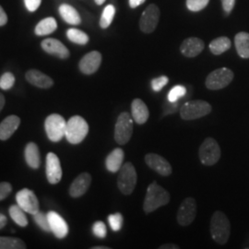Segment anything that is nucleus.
I'll return each instance as SVG.
<instances>
[{
    "mask_svg": "<svg viewBox=\"0 0 249 249\" xmlns=\"http://www.w3.org/2000/svg\"><path fill=\"white\" fill-rule=\"evenodd\" d=\"M51 231L55 235V237L63 239L69 233V226L62 217L55 212H49L47 213Z\"/></svg>",
    "mask_w": 249,
    "mask_h": 249,
    "instance_id": "nucleus-17",
    "label": "nucleus"
},
{
    "mask_svg": "<svg viewBox=\"0 0 249 249\" xmlns=\"http://www.w3.org/2000/svg\"><path fill=\"white\" fill-rule=\"evenodd\" d=\"M41 2H42V0H24L26 9L31 12H34L37 10L41 5Z\"/></svg>",
    "mask_w": 249,
    "mask_h": 249,
    "instance_id": "nucleus-41",
    "label": "nucleus"
},
{
    "mask_svg": "<svg viewBox=\"0 0 249 249\" xmlns=\"http://www.w3.org/2000/svg\"><path fill=\"white\" fill-rule=\"evenodd\" d=\"M59 13H60V16L62 17L63 19L69 24L79 25L81 22V18H80L79 12L71 5L62 4L59 7Z\"/></svg>",
    "mask_w": 249,
    "mask_h": 249,
    "instance_id": "nucleus-25",
    "label": "nucleus"
},
{
    "mask_svg": "<svg viewBox=\"0 0 249 249\" xmlns=\"http://www.w3.org/2000/svg\"><path fill=\"white\" fill-rule=\"evenodd\" d=\"M8 22V16L5 10L0 6V26H4Z\"/></svg>",
    "mask_w": 249,
    "mask_h": 249,
    "instance_id": "nucleus-43",
    "label": "nucleus"
},
{
    "mask_svg": "<svg viewBox=\"0 0 249 249\" xmlns=\"http://www.w3.org/2000/svg\"><path fill=\"white\" fill-rule=\"evenodd\" d=\"M160 249H179V246L177 245H174V244H165V245H162L160 246Z\"/></svg>",
    "mask_w": 249,
    "mask_h": 249,
    "instance_id": "nucleus-46",
    "label": "nucleus"
},
{
    "mask_svg": "<svg viewBox=\"0 0 249 249\" xmlns=\"http://www.w3.org/2000/svg\"><path fill=\"white\" fill-rule=\"evenodd\" d=\"M26 245L22 240L16 237L0 236V249H25Z\"/></svg>",
    "mask_w": 249,
    "mask_h": 249,
    "instance_id": "nucleus-31",
    "label": "nucleus"
},
{
    "mask_svg": "<svg viewBox=\"0 0 249 249\" xmlns=\"http://www.w3.org/2000/svg\"><path fill=\"white\" fill-rule=\"evenodd\" d=\"M91 249H110L108 247H93Z\"/></svg>",
    "mask_w": 249,
    "mask_h": 249,
    "instance_id": "nucleus-48",
    "label": "nucleus"
},
{
    "mask_svg": "<svg viewBox=\"0 0 249 249\" xmlns=\"http://www.w3.org/2000/svg\"><path fill=\"white\" fill-rule=\"evenodd\" d=\"M9 213L11 219L18 224V226L26 227L28 220L24 214V211L18 205H12L9 209Z\"/></svg>",
    "mask_w": 249,
    "mask_h": 249,
    "instance_id": "nucleus-29",
    "label": "nucleus"
},
{
    "mask_svg": "<svg viewBox=\"0 0 249 249\" xmlns=\"http://www.w3.org/2000/svg\"><path fill=\"white\" fill-rule=\"evenodd\" d=\"M106 2V0H95V3L97 5H103Z\"/></svg>",
    "mask_w": 249,
    "mask_h": 249,
    "instance_id": "nucleus-49",
    "label": "nucleus"
},
{
    "mask_svg": "<svg viewBox=\"0 0 249 249\" xmlns=\"http://www.w3.org/2000/svg\"><path fill=\"white\" fill-rule=\"evenodd\" d=\"M169 201V192L159 186L156 181H153L147 188V194L143 203V210L145 213H151L160 207L168 204Z\"/></svg>",
    "mask_w": 249,
    "mask_h": 249,
    "instance_id": "nucleus-1",
    "label": "nucleus"
},
{
    "mask_svg": "<svg viewBox=\"0 0 249 249\" xmlns=\"http://www.w3.org/2000/svg\"><path fill=\"white\" fill-rule=\"evenodd\" d=\"M187 94V88L182 85H177L173 87L168 93V102L178 103V101Z\"/></svg>",
    "mask_w": 249,
    "mask_h": 249,
    "instance_id": "nucleus-33",
    "label": "nucleus"
},
{
    "mask_svg": "<svg viewBox=\"0 0 249 249\" xmlns=\"http://www.w3.org/2000/svg\"><path fill=\"white\" fill-rule=\"evenodd\" d=\"M131 116L137 124H142L147 122L150 116V112L142 100H133L131 104Z\"/></svg>",
    "mask_w": 249,
    "mask_h": 249,
    "instance_id": "nucleus-22",
    "label": "nucleus"
},
{
    "mask_svg": "<svg viewBox=\"0 0 249 249\" xmlns=\"http://www.w3.org/2000/svg\"><path fill=\"white\" fill-rule=\"evenodd\" d=\"M147 165L162 177H168L172 174V166L169 161L156 153H149L145 156Z\"/></svg>",
    "mask_w": 249,
    "mask_h": 249,
    "instance_id": "nucleus-14",
    "label": "nucleus"
},
{
    "mask_svg": "<svg viewBox=\"0 0 249 249\" xmlns=\"http://www.w3.org/2000/svg\"><path fill=\"white\" fill-rule=\"evenodd\" d=\"M89 133V124L80 116H72L68 120L65 136L71 144H79Z\"/></svg>",
    "mask_w": 249,
    "mask_h": 249,
    "instance_id": "nucleus-3",
    "label": "nucleus"
},
{
    "mask_svg": "<svg viewBox=\"0 0 249 249\" xmlns=\"http://www.w3.org/2000/svg\"><path fill=\"white\" fill-rule=\"evenodd\" d=\"M91 183V177L88 173H82L75 178L70 187V195L72 197L83 196L89 189Z\"/></svg>",
    "mask_w": 249,
    "mask_h": 249,
    "instance_id": "nucleus-18",
    "label": "nucleus"
},
{
    "mask_svg": "<svg viewBox=\"0 0 249 249\" xmlns=\"http://www.w3.org/2000/svg\"><path fill=\"white\" fill-rule=\"evenodd\" d=\"M169 81L166 76H160L159 78L151 80V88L154 91H160Z\"/></svg>",
    "mask_w": 249,
    "mask_h": 249,
    "instance_id": "nucleus-39",
    "label": "nucleus"
},
{
    "mask_svg": "<svg viewBox=\"0 0 249 249\" xmlns=\"http://www.w3.org/2000/svg\"><path fill=\"white\" fill-rule=\"evenodd\" d=\"M233 80V72L227 68L218 69L210 73L206 79V87L209 89L217 90L228 86Z\"/></svg>",
    "mask_w": 249,
    "mask_h": 249,
    "instance_id": "nucleus-9",
    "label": "nucleus"
},
{
    "mask_svg": "<svg viewBox=\"0 0 249 249\" xmlns=\"http://www.w3.org/2000/svg\"><path fill=\"white\" fill-rule=\"evenodd\" d=\"M160 18V9L154 5H149L143 11L140 20V28L145 34H151L158 25Z\"/></svg>",
    "mask_w": 249,
    "mask_h": 249,
    "instance_id": "nucleus-10",
    "label": "nucleus"
},
{
    "mask_svg": "<svg viewBox=\"0 0 249 249\" xmlns=\"http://www.w3.org/2000/svg\"><path fill=\"white\" fill-rule=\"evenodd\" d=\"M8 223V219L4 214L0 213V229L4 228Z\"/></svg>",
    "mask_w": 249,
    "mask_h": 249,
    "instance_id": "nucleus-45",
    "label": "nucleus"
},
{
    "mask_svg": "<svg viewBox=\"0 0 249 249\" xmlns=\"http://www.w3.org/2000/svg\"><path fill=\"white\" fill-rule=\"evenodd\" d=\"M124 153L122 149L116 148L114 151H111L106 160L107 169L111 173L118 172L123 165Z\"/></svg>",
    "mask_w": 249,
    "mask_h": 249,
    "instance_id": "nucleus-23",
    "label": "nucleus"
},
{
    "mask_svg": "<svg viewBox=\"0 0 249 249\" xmlns=\"http://www.w3.org/2000/svg\"><path fill=\"white\" fill-rule=\"evenodd\" d=\"M210 230L215 242L220 245L226 244L231 233V225L226 215L222 212H215L212 217Z\"/></svg>",
    "mask_w": 249,
    "mask_h": 249,
    "instance_id": "nucleus-2",
    "label": "nucleus"
},
{
    "mask_svg": "<svg viewBox=\"0 0 249 249\" xmlns=\"http://www.w3.org/2000/svg\"><path fill=\"white\" fill-rule=\"evenodd\" d=\"M25 78L29 83L38 88L49 89L53 85V80L49 76L36 70H31L27 71Z\"/></svg>",
    "mask_w": 249,
    "mask_h": 249,
    "instance_id": "nucleus-20",
    "label": "nucleus"
},
{
    "mask_svg": "<svg viewBox=\"0 0 249 249\" xmlns=\"http://www.w3.org/2000/svg\"><path fill=\"white\" fill-rule=\"evenodd\" d=\"M12 191V186L8 182L0 183V201L7 198Z\"/></svg>",
    "mask_w": 249,
    "mask_h": 249,
    "instance_id": "nucleus-40",
    "label": "nucleus"
},
{
    "mask_svg": "<svg viewBox=\"0 0 249 249\" xmlns=\"http://www.w3.org/2000/svg\"><path fill=\"white\" fill-rule=\"evenodd\" d=\"M237 53L242 58H249V34L241 32L234 37Z\"/></svg>",
    "mask_w": 249,
    "mask_h": 249,
    "instance_id": "nucleus-26",
    "label": "nucleus"
},
{
    "mask_svg": "<svg viewBox=\"0 0 249 249\" xmlns=\"http://www.w3.org/2000/svg\"><path fill=\"white\" fill-rule=\"evenodd\" d=\"M20 118L17 116L6 117L0 124V140L7 141L18 129Z\"/></svg>",
    "mask_w": 249,
    "mask_h": 249,
    "instance_id": "nucleus-21",
    "label": "nucleus"
},
{
    "mask_svg": "<svg viewBox=\"0 0 249 249\" xmlns=\"http://www.w3.org/2000/svg\"><path fill=\"white\" fill-rule=\"evenodd\" d=\"M108 222H109L110 227L112 228V230L114 231H117L122 228L124 219H123L122 214L117 213L109 215Z\"/></svg>",
    "mask_w": 249,
    "mask_h": 249,
    "instance_id": "nucleus-36",
    "label": "nucleus"
},
{
    "mask_svg": "<svg viewBox=\"0 0 249 249\" xmlns=\"http://www.w3.org/2000/svg\"><path fill=\"white\" fill-rule=\"evenodd\" d=\"M5 103H6V101H5L4 95L2 93H0V112L3 109L4 106H5Z\"/></svg>",
    "mask_w": 249,
    "mask_h": 249,
    "instance_id": "nucleus-47",
    "label": "nucleus"
},
{
    "mask_svg": "<svg viewBox=\"0 0 249 249\" xmlns=\"http://www.w3.org/2000/svg\"><path fill=\"white\" fill-rule=\"evenodd\" d=\"M67 122L63 116L52 114L46 117L45 128L48 139L53 142H58L62 140L66 133Z\"/></svg>",
    "mask_w": 249,
    "mask_h": 249,
    "instance_id": "nucleus-7",
    "label": "nucleus"
},
{
    "mask_svg": "<svg viewBox=\"0 0 249 249\" xmlns=\"http://www.w3.org/2000/svg\"><path fill=\"white\" fill-rule=\"evenodd\" d=\"M137 172L131 162H125L119 170L117 186L124 195H130L137 184Z\"/></svg>",
    "mask_w": 249,
    "mask_h": 249,
    "instance_id": "nucleus-5",
    "label": "nucleus"
},
{
    "mask_svg": "<svg viewBox=\"0 0 249 249\" xmlns=\"http://www.w3.org/2000/svg\"><path fill=\"white\" fill-rule=\"evenodd\" d=\"M56 28H57L56 20L52 17H48L42 19L36 25L35 33L36 36H49L53 34V32L56 30Z\"/></svg>",
    "mask_w": 249,
    "mask_h": 249,
    "instance_id": "nucleus-27",
    "label": "nucleus"
},
{
    "mask_svg": "<svg viewBox=\"0 0 249 249\" xmlns=\"http://www.w3.org/2000/svg\"><path fill=\"white\" fill-rule=\"evenodd\" d=\"M116 14V8L113 5H108L107 6L102 14V17L100 19V26L103 29H107L111 25L114 17Z\"/></svg>",
    "mask_w": 249,
    "mask_h": 249,
    "instance_id": "nucleus-32",
    "label": "nucleus"
},
{
    "mask_svg": "<svg viewBox=\"0 0 249 249\" xmlns=\"http://www.w3.org/2000/svg\"><path fill=\"white\" fill-rule=\"evenodd\" d=\"M204 42L196 37L186 39L180 46V51L187 57H195L204 49Z\"/></svg>",
    "mask_w": 249,
    "mask_h": 249,
    "instance_id": "nucleus-19",
    "label": "nucleus"
},
{
    "mask_svg": "<svg viewBox=\"0 0 249 249\" xmlns=\"http://www.w3.org/2000/svg\"><path fill=\"white\" fill-rule=\"evenodd\" d=\"M102 63V54L98 51H92L80 59V71L85 75H91L98 71Z\"/></svg>",
    "mask_w": 249,
    "mask_h": 249,
    "instance_id": "nucleus-15",
    "label": "nucleus"
},
{
    "mask_svg": "<svg viewBox=\"0 0 249 249\" xmlns=\"http://www.w3.org/2000/svg\"><path fill=\"white\" fill-rule=\"evenodd\" d=\"M209 2L210 0H187V9L195 12L200 11L208 6Z\"/></svg>",
    "mask_w": 249,
    "mask_h": 249,
    "instance_id": "nucleus-37",
    "label": "nucleus"
},
{
    "mask_svg": "<svg viewBox=\"0 0 249 249\" xmlns=\"http://www.w3.org/2000/svg\"><path fill=\"white\" fill-rule=\"evenodd\" d=\"M92 231L96 237L105 238L107 234V226L103 222H96L92 225Z\"/></svg>",
    "mask_w": 249,
    "mask_h": 249,
    "instance_id": "nucleus-38",
    "label": "nucleus"
},
{
    "mask_svg": "<svg viewBox=\"0 0 249 249\" xmlns=\"http://www.w3.org/2000/svg\"><path fill=\"white\" fill-rule=\"evenodd\" d=\"M196 215V202L193 197H187L178 209V222L181 226L193 223Z\"/></svg>",
    "mask_w": 249,
    "mask_h": 249,
    "instance_id": "nucleus-12",
    "label": "nucleus"
},
{
    "mask_svg": "<svg viewBox=\"0 0 249 249\" xmlns=\"http://www.w3.org/2000/svg\"><path fill=\"white\" fill-rule=\"evenodd\" d=\"M16 201L18 206L28 213L35 215L39 212V201L34 191L23 188L16 194Z\"/></svg>",
    "mask_w": 249,
    "mask_h": 249,
    "instance_id": "nucleus-11",
    "label": "nucleus"
},
{
    "mask_svg": "<svg viewBox=\"0 0 249 249\" xmlns=\"http://www.w3.org/2000/svg\"><path fill=\"white\" fill-rule=\"evenodd\" d=\"M46 178L50 184H58L62 178V168L59 158L53 152L46 155Z\"/></svg>",
    "mask_w": 249,
    "mask_h": 249,
    "instance_id": "nucleus-13",
    "label": "nucleus"
},
{
    "mask_svg": "<svg viewBox=\"0 0 249 249\" xmlns=\"http://www.w3.org/2000/svg\"><path fill=\"white\" fill-rule=\"evenodd\" d=\"M199 159L202 164L212 166L221 158V148L213 138H207L199 147Z\"/></svg>",
    "mask_w": 249,
    "mask_h": 249,
    "instance_id": "nucleus-8",
    "label": "nucleus"
},
{
    "mask_svg": "<svg viewBox=\"0 0 249 249\" xmlns=\"http://www.w3.org/2000/svg\"><path fill=\"white\" fill-rule=\"evenodd\" d=\"M231 48V41L228 37L222 36L214 39L210 44V50L214 54H222Z\"/></svg>",
    "mask_w": 249,
    "mask_h": 249,
    "instance_id": "nucleus-28",
    "label": "nucleus"
},
{
    "mask_svg": "<svg viewBox=\"0 0 249 249\" xmlns=\"http://www.w3.org/2000/svg\"><path fill=\"white\" fill-rule=\"evenodd\" d=\"M145 1L146 0H129V6H130V8L135 9V8L142 5Z\"/></svg>",
    "mask_w": 249,
    "mask_h": 249,
    "instance_id": "nucleus-44",
    "label": "nucleus"
},
{
    "mask_svg": "<svg viewBox=\"0 0 249 249\" xmlns=\"http://www.w3.org/2000/svg\"><path fill=\"white\" fill-rule=\"evenodd\" d=\"M15 84V77L12 73L6 72L0 78V89L4 90L10 89Z\"/></svg>",
    "mask_w": 249,
    "mask_h": 249,
    "instance_id": "nucleus-35",
    "label": "nucleus"
},
{
    "mask_svg": "<svg viewBox=\"0 0 249 249\" xmlns=\"http://www.w3.org/2000/svg\"><path fill=\"white\" fill-rule=\"evenodd\" d=\"M133 134V118L132 116L124 112L120 114L115 126V141L119 145H124L128 142Z\"/></svg>",
    "mask_w": 249,
    "mask_h": 249,
    "instance_id": "nucleus-6",
    "label": "nucleus"
},
{
    "mask_svg": "<svg viewBox=\"0 0 249 249\" xmlns=\"http://www.w3.org/2000/svg\"><path fill=\"white\" fill-rule=\"evenodd\" d=\"M212 112V106L202 100L187 102L180 108V116L184 120H195L209 115Z\"/></svg>",
    "mask_w": 249,
    "mask_h": 249,
    "instance_id": "nucleus-4",
    "label": "nucleus"
},
{
    "mask_svg": "<svg viewBox=\"0 0 249 249\" xmlns=\"http://www.w3.org/2000/svg\"><path fill=\"white\" fill-rule=\"evenodd\" d=\"M42 48L45 52L61 59H67L70 56L69 49L62 43L53 38H47L42 42Z\"/></svg>",
    "mask_w": 249,
    "mask_h": 249,
    "instance_id": "nucleus-16",
    "label": "nucleus"
},
{
    "mask_svg": "<svg viewBox=\"0 0 249 249\" xmlns=\"http://www.w3.org/2000/svg\"><path fill=\"white\" fill-rule=\"evenodd\" d=\"M67 36L70 41L77 45H84L89 43V38L88 35L79 29H69L67 32Z\"/></svg>",
    "mask_w": 249,
    "mask_h": 249,
    "instance_id": "nucleus-30",
    "label": "nucleus"
},
{
    "mask_svg": "<svg viewBox=\"0 0 249 249\" xmlns=\"http://www.w3.org/2000/svg\"><path fill=\"white\" fill-rule=\"evenodd\" d=\"M34 220L36 224L45 231H51L50 224H49V220L47 214L44 213L43 212H38L37 213L34 215Z\"/></svg>",
    "mask_w": 249,
    "mask_h": 249,
    "instance_id": "nucleus-34",
    "label": "nucleus"
},
{
    "mask_svg": "<svg viewBox=\"0 0 249 249\" xmlns=\"http://www.w3.org/2000/svg\"><path fill=\"white\" fill-rule=\"evenodd\" d=\"M24 156L26 160L27 164L33 168L38 169L41 164V156L39 148L35 142H29L26 145Z\"/></svg>",
    "mask_w": 249,
    "mask_h": 249,
    "instance_id": "nucleus-24",
    "label": "nucleus"
},
{
    "mask_svg": "<svg viewBox=\"0 0 249 249\" xmlns=\"http://www.w3.org/2000/svg\"><path fill=\"white\" fill-rule=\"evenodd\" d=\"M223 9L226 14H230L231 10L234 8L235 5V0H221Z\"/></svg>",
    "mask_w": 249,
    "mask_h": 249,
    "instance_id": "nucleus-42",
    "label": "nucleus"
}]
</instances>
